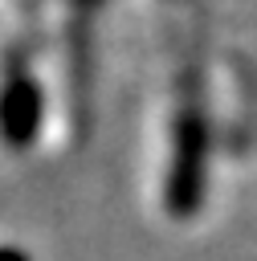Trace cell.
I'll return each instance as SVG.
<instances>
[{
  "label": "cell",
  "mask_w": 257,
  "mask_h": 261,
  "mask_svg": "<svg viewBox=\"0 0 257 261\" xmlns=\"http://www.w3.org/2000/svg\"><path fill=\"white\" fill-rule=\"evenodd\" d=\"M204 163H208V126L196 106H179L175 139H171V167L163 179V208L175 220L196 216L204 200Z\"/></svg>",
  "instance_id": "cell-1"
},
{
  "label": "cell",
  "mask_w": 257,
  "mask_h": 261,
  "mask_svg": "<svg viewBox=\"0 0 257 261\" xmlns=\"http://www.w3.org/2000/svg\"><path fill=\"white\" fill-rule=\"evenodd\" d=\"M45 122V94L37 77L16 65L0 86V143L8 151H29Z\"/></svg>",
  "instance_id": "cell-2"
},
{
  "label": "cell",
  "mask_w": 257,
  "mask_h": 261,
  "mask_svg": "<svg viewBox=\"0 0 257 261\" xmlns=\"http://www.w3.org/2000/svg\"><path fill=\"white\" fill-rule=\"evenodd\" d=\"M0 261H29V253H20L12 245H0Z\"/></svg>",
  "instance_id": "cell-3"
}]
</instances>
